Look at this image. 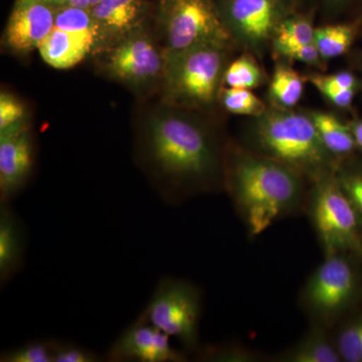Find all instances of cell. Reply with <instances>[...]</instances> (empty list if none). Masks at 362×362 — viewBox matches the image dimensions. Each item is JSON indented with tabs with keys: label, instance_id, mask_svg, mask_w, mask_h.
<instances>
[{
	"label": "cell",
	"instance_id": "484cf974",
	"mask_svg": "<svg viewBox=\"0 0 362 362\" xmlns=\"http://www.w3.org/2000/svg\"><path fill=\"white\" fill-rule=\"evenodd\" d=\"M194 354L195 358L199 361L252 362L258 361L259 358L258 354L251 350L233 343L199 346Z\"/></svg>",
	"mask_w": 362,
	"mask_h": 362
},
{
	"label": "cell",
	"instance_id": "8992f818",
	"mask_svg": "<svg viewBox=\"0 0 362 362\" xmlns=\"http://www.w3.org/2000/svg\"><path fill=\"white\" fill-rule=\"evenodd\" d=\"M202 293L189 281L162 278L138 318L176 338L185 352L199 347Z\"/></svg>",
	"mask_w": 362,
	"mask_h": 362
},
{
	"label": "cell",
	"instance_id": "6da1fadb",
	"mask_svg": "<svg viewBox=\"0 0 362 362\" xmlns=\"http://www.w3.org/2000/svg\"><path fill=\"white\" fill-rule=\"evenodd\" d=\"M145 160L168 206L223 185L225 157L209 131L185 117H156L143 142Z\"/></svg>",
	"mask_w": 362,
	"mask_h": 362
},
{
	"label": "cell",
	"instance_id": "d6986e66",
	"mask_svg": "<svg viewBox=\"0 0 362 362\" xmlns=\"http://www.w3.org/2000/svg\"><path fill=\"white\" fill-rule=\"evenodd\" d=\"M306 81L291 66L278 64L269 86L272 106L294 109L303 97Z\"/></svg>",
	"mask_w": 362,
	"mask_h": 362
},
{
	"label": "cell",
	"instance_id": "e0dca14e",
	"mask_svg": "<svg viewBox=\"0 0 362 362\" xmlns=\"http://www.w3.org/2000/svg\"><path fill=\"white\" fill-rule=\"evenodd\" d=\"M308 114L331 156L341 162L354 153L357 146L349 124L343 123L329 112L310 111Z\"/></svg>",
	"mask_w": 362,
	"mask_h": 362
},
{
	"label": "cell",
	"instance_id": "d4e9b609",
	"mask_svg": "<svg viewBox=\"0 0 362 362\" xmlns=\"http://www.w3.org/2000/svg\"><path fill=\"white\" fill-rule=\"evenodd\" d=\"M58 341L37 339L26 342L16 349L6 350L0 356L1 362H54Z\"/></svg>",
	"mask_w": 362,
	"mask_h": 362
},
{
	"label": "cell",
	"instance_id": "4dcf8cb0",
	"mask_svg": "<svg viewBox=\"0 0 362 362\" xmlns=\"http://www.w3.org/2000/svg\"><path fill=\"white\" fill-rule=\"evenodd\" d=\"M23 116V107L11 95L1 93L0 96V130L21 122Z\"/></svg>",
	"mask_w": 362,
	"mask_h": 362
},
{
	"label": "cell",
	"instance_id": "2e32d148",
	"mask_svg": "<svg viewBox=\"0 0 362 362\" xmlns=\"http://www.w3.org/2000/svg\"><path fill=\"white\" fill-rule=\"evenodd\" d=\"M37 49L47 65L69 69L80 63L92 51V47L76 35L54 26Z\"/></svg>",
	"mask_w": 362,
	"mask_h": 362
},
{
	"label": "cell",
	"instance_id": "e575fe53",
	"mask_svg": "<svg viewBox=\"0 0 362 362\" xmlns=\"http://www.w3.org/2000/svg\"><path fill=\"white\" fill-rule=\"evenodd\" d=\"M352 134L356 140V146L362 150V120L354 121L349 124Z\"/></svg>",
	"mask_w": 362,
	"mask_h": 362
},
{
	"label": "cell",
	"instance_id": "7a4b0ae2",
	"mask_svg": "<svg viewBox=\"0 0 362 362\" xmlns=\"http://www.w3.org/2000/svg\"><path fill=\"white\" fill-rule=\"evenodd\" d=\"M223 187L247 235L256 239L304 209L310 182L289 166L243 146L226 152Z\"/></svg>",
	"mask_w": 362,
	"mask_h": 362
},
{
	"label": "cell",
	"instance_id": "9a60e30c",
	"mask_svg": "<svg viewBox=\"0 0 362 362\" xmlns=\"http://www.w3.org/2000/svg\"><path fill=\"white\" fill-rule=\"evenodd\" d=\"M277 362H341L329 328L310 325L292 346L274 356Z\"/></svg>",
	"mask_w": 362,
	"mask_h": 362
},
{
	"label": "cell",
	"instance_id": "ba28073f",
	"mask_svg": "<svg viewBox=\"0 0 362 362\" xmlns=\"http://www.w3.org/2000/svg\"><path fill=\"white\" fill-rule=\"evenodd\" d=\"M299 0H221L218 8L232 39L263 56L279 26L296 13Z\"/></svg>",
	"mask_w": 362,
	"mask_h": 362
},
{
	"label": "cell",
	"instance_id": "836d02e7",
	"mask_svg": "<svg viewBox=\"0 0 362 362\" xmlns=\"http://www.w3.org/2000/svg\"><path fill=\"white\" fill-rule=\"evenodd\" d=\"M324 7L332 13H339L354 4L362 2V0H320Z\"/></svg>",
	"mask_w": 362,
	"mask_h": 362
},
{
	"label": "cell",
	"instance_id": "30bf717a",
	"mask_svg": "<svg viewBox=\"0 0 362 362\" xmlns=\"http://www.w3.org/2000/svg\"><path fill=\"white\" fill-rule=\"evenodd\" d=\"M170 337L137 318L112 343L106 354L111 362H185L187 352L176 349Z\"/></svg>",
	"mask_w": 362,
	"mask_h": 362
},
{
	"label": "cell",
	"instance_id": "cb8c5ba5",
	"mask_svg": "<svg viewBox=\"0 0 362 362\" xmlns=\"http://www.w3.org/2000/svg\"><path fill=\"white\" fill-rule=\"evenodd\" d=\"M221 103L230 113L251 118L262 115L268 109V106L252 90L238 88H228L223 90Z\"/></svg>",
	"mask_w": 362,
	"mask_h": 362
},
{
	"label": "cell",
	"instance_id": "d590c367",
	"mask_svg": "<svg viewBox=\"0 0 362 362\" xmlns=\"http://www.w3.org/2000/svg\"><path fill=\"white\" fill-rule=\"evenodd\" d=\"M361 21H362V13H361Z\"/></svg>",
	"mask_w": 362,
	"mask_h": 362
},
{
	"label": "cell",
	"instance_id": "8fae6325",
	"mask_svg": "<svg viewBox=\"0 0 362 362\" xmlns=\"http://www.w3.org/2000/svg\"><path fill=\"white\" fill-rule=\"evenodd\" d=\"M33 166V140L25 124L0 130V204H9L20 194Z\"/></svg>",
	"mask_w": 362,
	"mask_h": 362
},
{
	"label": "cell",
	"instance_id": "277c9868",
	"mask_svg": "<svg viewBox=\"0 0 362 362\" xmlns=\"http://www.w3.org/2000/svg\"><path fill=\"white\" fill-rule=\"evenodd\" d=\"M323 256L362 257V226L335 173L310 183L304 207Z\"/></svg>",
	"mask_w": 362,
	"mask_h": 362
},
{
	"label": "cell",
	"instance_id": "d6a6232c",
	"mask_svg": "<svg viewBox=\"0 0 362 362\" xmlns=\"http://www.w3.org/2000/svg\"><path fill=\"white\" fill-rule=\"evenodd\" d=\"M49 4L59 7H76V8L90 9L96 6L100 0H47Z\"/></svg>",
	"mask_w": 362,
	"mask_h": 362
},
{
	"label": "cell",
	"instance_id": "ac0fdd59",
	"mask_svg": "<svg viewBox=\"0 0 362 362\" xmlns=\"http://www.w3.org/2000/svg\"><path fill=\"white\" fill-rule=\"evenodd\" d=\"M90 11L104 30L125 32L139 18L142 4L140 0H100Z\"/></svg>",
	"mask_w": 362,
	"mask_h": 362
},
{
	"label": "cell",
	"instance_id": "f1b7e54d",
	"mask_svg": "<svg viewBox=\"0 0 362 362\" xmlns=\"http://www.w3.org/2000/svg\"><path fill=\"white\" fill-rule=\"evenodd\" d=\"M102 358L96 352L73 342L58 341L54 362H98Z\"/></svg>",
	"mask_w": 362,
	"mask_h": 362
},
{
	"label": "cell",
	"instance_id": "52a82bcc",
	"mask_svg": "<svg viewBox=\"0 0 362 362\" xmlns=\"http://www.w3.org/2000/svg\"><path fill=\"white\" fill-rule=\"evenodd\" d=\"M226 45L209 42L180 52H168L166 76L177 99L195 107L213 103L226 69Z\"/></svg>",
	"mask_w": 362,
	"mask_h": 362
},
{
	"label": "cell",
	"instance_id": "1f68e13d",
	"mask_svg": "<svg viewBox=\"0 0 362 362\" xmlns=\"http://www.w3.org/2000/svg\"><path fill=\"white\" fill-rule=\"evenodd\" d=\"M316 75L324 83L333 87L340 88V89H359L358 80L351 71H341L330 75H322V74H316Z\"/></svg>",
	"mask_w": 362,
	"mask_h": 362
},
{
	"label": "cell",
	"instance_id": "4fadbf2b",
	"mask_svg": "<svg viewBox=\"0 0 362 362\" xmlns=\"http://www.w3.org/2000/svg\"><path fill=\"white\" fill-rule=\"evenodd\" d=\"M109 66L117 77L123 80L141 81L153 77L160 71L162 59L148 39L134 37L114 49Z\"/></svg>",
	"mask_w": 362,
	"mask_h": 362
},
{
	"label": "cell",
	"instance_id": "7402d4cb",
	"mask_svg": "<svg viewBox=\"0 0 362 362\" xmlns=\"http://www.w3.org/2000/svg\"><path fill=\"white\" fill-rule=\"evenodd\" d=\"M223 82L228 88L254 90L265 84L266 74L254 54L246 52L226 66Z\"/></svg>",
	"mask_w": 362,
	"mask_h": 362
},
{
	"label": "cell",
	"instance_id": "9c48e42d",
	"mask_svg": "<svg viewBox=\"0 0 362 362\" xmlns=\"http://www.w3.org/2000/svg\"><path fill=\"white\" fill-rule=\"evenodd\" d=\"M162 16L169 52L232 40L213 0H163Z\"/></svg>",
	"mask_w": 362,
	"mask_h": 362
},
{
	"label": "cell",
	"instance_id": "603a6c76",
	"mask_svg": "<svg viewBox=\"0 0 362 362\" xmlns=\"http://www.w3.org/2000/svg\"><path fill=\"white\" fill-rule=\"evenodd\" d=\"M335 326L331 332L341 362H362V314Z\"/></svg>",
	"mask_w": 362,
	"mask_h": 362
},
{
	"label": "cell",
	"instance_id": "5bb4252c",
	"mask_svg": "<svg viewBox=\"0 0 362 362\" xmlns=\"http://www.w3.org/2000/svg\"><path fill=\"white\" fill-rule=\"evenodd\" d=\"M26 230L11 204H0V285L11 282L25 265Z\"/></svg>",
	"mask_w": 362,
	"mask_h": 362
},
{
	"label": "cell",
	"instance_id": "ffe728a7",
	"mask_svg": "<svg viewBox=\"0 0 362 362\" xmlns=\"http://www.w3.org/2000/svg\"><path fill=\"white\" fill-rule=\"evenodd\" d=\"M358 28V23H333L316 28L314 44L323 61L346 54L356 39Z\"/></svg>",
	"mask_w": 362,
	"mask_h": 362
},
{
	"label": "cell",
	"instance_id": "3957f363",
	"mask_svg": "<svg viewBox=\"0 0 362 362\" xmlns=\"http://www.w3.org/2000/svg\"><path fill=\"white\" fill-rule=\"evenodd\" d=\"M246 148L289 166L309 182L335 173V157L325 148L308 113L268 107L247 126Z\"/></svg>",
	"mask_w": 362,
	"mask_h": 362
},
{
	"label": "cell",
	"instance_id": "f546056e",
	"mask_svg": "<svg viewBox=\"0 0 362 362\" xmlns=\"http://www.w3.org/2000/svg\"><path fill=\"white\" fill-rule=\"evenodd\" d=\"M279 56L281 58L293 59V61L300 62V63L316 66V68H321L325 62L321 58L320 52L314 42L285 49V51L279 52Z\"/></svg>",
	"mask_w": 362,
	"mask_h": 362
},
{
	"label": "cell",
	"instance_id": "5b68a950",
	"mask_svg": "<svg viewBox=\"0 0 362 362\" xmlns=\"http://www.w3.org/2000/svg\"><path fill=\"white\" fill-rule=\"evenodd\" d=\"M356 256H324L314 269L299 295V305L312 325L332 329L354 306L359 291V277L354 263Z\"/></svg>",
	"mask_w": 362,
	"mask_h": 362
},
{
	"label": "cell",
	"instance_id": "7c38bea8",
	"mask_svg": "<svg viewBox=\"0 0 362 362\" xmlns=\"http://www.w3.org/2000/svg\"><path fill=\"white\" fill-rule=\"evenodd\" d=\"M56 13L47 0H16L6 30L7 45L18 52L37 49L54 28Z\"/></svg>",
	"mask_w": 362,
	"mask_h": 362
},
{
	"label": "cell",
	"instance_id": "44dd1931",
	"mask_svg": "<svg viewBox=\"0 0 362 362\" xmlns=\"http://www.w3.org/2000/svg\"><path fill=\"white\" fill-rule=\"evenodd\" d=\"M315 28L310 16L296 11L279 26L272 42L274 52L278 54L291 47L312 44L314 42Z\"/></svg>",
	"mask_w": 362,
	"mask_h": 362
},
{
	"label": "cell",
	"instance_id": "83f0119b",
	"mask_svg": "<svg viewBox=\"0 0 362 362\" xmlns=\"http://www.w3.org/2000/svg\"><path fill=\"white\" fill-rule=\"evenodd\" d=\"M306 80L307 82H310L331 104L338 108L349 109L354 103L357 90L340 89V88L333 87V86L326 84L321 81L317 77L316 74H312V75L310 74Z\"/></svg>",
	"mask_w": 362,
	"mask_h": 362
},
{
	"label": "cell",
	"instance_id": "4316f807",
	"mask_svg": "<svg viewBox=\"0 0 362 362\" xmlns=\"http://www.w3.org/2000/svg\"><path fill=\"white\" fill-rule=\"evenodd\" d=\"M338 183L356 209L362 226V169L342 160L335 171Z\"/></svg>",
	"mask_w": 362,
	"mask_h": 362
}]
</instances>
